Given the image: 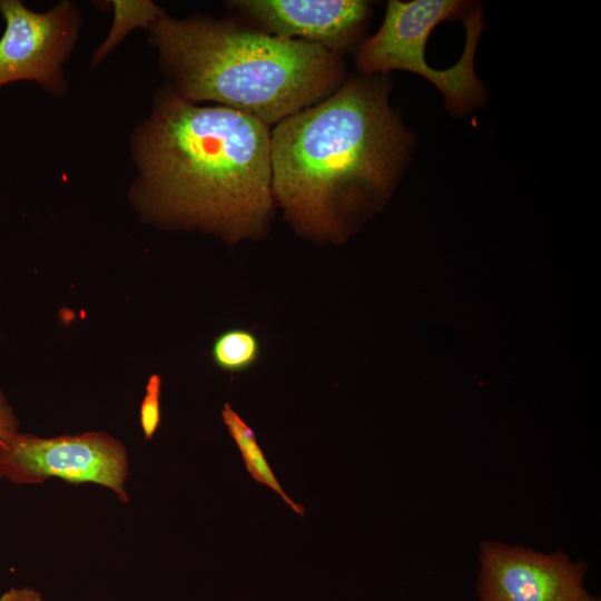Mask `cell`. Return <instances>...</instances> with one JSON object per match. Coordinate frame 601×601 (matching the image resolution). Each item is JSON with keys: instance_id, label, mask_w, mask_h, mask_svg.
I'll use <instances>...</instances> for the list:
<instances>
[{"instance_id": "1", "label": "cell", "mask_w": 601, "mask_h": 601, "mask_svg": "<svg viewBox=\"0 0 601 601\" xmlns=\"http://www.w3.org/2000/svg\"><path fill=\"white\" fill-rule=\"evenodd\" d=\"M270 126L224 106L189 102L168 85L130 138V198L148 219L228 240L258 236L273 208Z\"/></svg>"}, {"instance_id": "2", "label": "cell", "mask_w": 601, "mask_h": 601, "mask_svg": "<svg viewBox=\"0 0 601 601\" xmlns=\"http://www.w3.org/2000/svg\"><path fill=\"white\" fill-rule=\"evenodd\" d=\"M377 75L348 80L270 131L272 194L303 234L337 238L344 217L392 191L410 139Z\"/></svg>"}, {"instance_id": "3", "label": "cell", "mask_w": 601, "mask_h": 601, "mask_svg": "<svg viewBox=\"0 0 601 601\" xmlns=\"http://www.w3.org/2000/svg\"><path fill=\"white\" fill-rule=\"evenodd\" d=\"M149 31L178 96L198 105L216 102L268 126L319 102L344 78L341 53L226 20L165 13Z\"/></svg>"}, {"instance_id": "4", "label": "cell", "mask_w": 601, "mask_h": 601, "mask_svg": "<svg viewBox=\"0 0 601 601\" xmlns=\"http://www.w3.org/2000/svg\"><path fill=\"white\" fill-rule=\"evenodd\" d=\"M467 6L456 0L388 1L383 23L358 50L356 65L366 76L390 70L418 73L436 86L454 112L480 105L484 90L475 76L473 61L481 33V12L465 19L466 40L460 60L449 69L436 70L425 61V45L434 27L461 16Z\"/></svg>"}, {"instance_id": "5", "label": "cell", "mask_w": 601, "mask_h": 601, "mask_svg": "<svg viewBox=\"0 0 601 601\" xmlns=\"http://www.w3.org/2000/svg\"><path fill=\"white\" fill-rule=\"evenodd\" d=\"M49 477L96 483L112 490L121 502L129 501L127 450L107 433L45 439L16 432L0 439V480L37 484Z\"/></svg>"}, {"instance_id": "6", "label": "cell", "mask_w": 601, "mask_h": 601, "mask_svg": "<svg viewBox=\"0 0 601 601\" xmlns=\"http://www.w3.org/2000/svg\"><path fill=\"white\" fill-rule=\"evenodd\" d=\"M0 13L6 23L0 38V87L28 80L52 96L65 95L63 65L79 38V8L65 0L36 12L21 1L0 0Z\"/></svg>"}, {"instance_id": "7", "label": "cell", "mask_w": 601, "mask_h": 601, "mask_svg": "<svg viewBox=\"0 0 601 601\" xmlns=\"http://www.w3.org/2000/svg\"><path fill=\"white\" fill-rule=\"evenodd\" d=\"M480 601H577L588 565L565 552L542 553L500 541L480 544Z\"/></svg>"}, {"instance_id": "8", "label": "cell", "mask_w": 601, "mask_h": 601, "mask_svg": "<svg viewBox=\"0 0 601 601\" xmlns=\"http://www.w3.org/2000/svg\"><path fill=\"white\" fill-rule=\"evenodd\" d=\"M228 4L263 32L337 53L358 39L371 16V3L359 0H238Z\"/></svg>"}, {"instance_id": "9", "label": "cell", "mask_w": 601, "mask_h": 601, "mask_svg": "<svg viewBox=\"0 0 601 601\" xmlns=\"http://www.w3.org/2000/svg\"><path fill=\"white\" fill-rule=\"evenodd\" d=\"M221 417L230 436L240 451L246 469L253 479L275 491L298 515L304 516V506L294 502L285 493L277 481L272 467L265 459L260 446L257 443L254 431L243 421V418L231 408L229 404L224 405Z\"/></svg>"}, {"instance_id": "10", "label": "cell", "mask_w": 601, "mask_h": 601, "mask_svg": "<svg viewBox=\"0 0 601 601\" xmlns=\"http://www.w3.org/2000/svg\"><path fill=\"white\" fill-rule=\"evenodd\" d=\"M114 10L111 28L105 41L95 50L90 68H96L116 47L136 28L150 29L165 11L149 0H112Z\"/></svg>"}, {"instance_id": "11", "label": "cell", "mask_w": 601, "mask_h": 601, "mask_svg": "<svg viewBox=\"0 0 601 601\" xmlns=\"http://www.w3.org/2000/svg\"><path fill=\"white\" fill-rule=\"evenodd\" d=\"M260 353L258 337L245 328H230L220 333L210 349L215 365L229 373L250 368L259 359Z\"/></svg>"}, {"instance_id": "12", "label": "cell", "mask_w": 601, "mask_h": 601, "mask_svg": "<svg viewBox=\"0 0 601 601\" xmlns=\"http://www.w3.org/2000/svg\"><path fill=\"white\" fill-rule=\"evenodd\" d=\"M161 377L154 374L146 385V393L140 404V426L146 440H151L157 432L160 420Z\"/></svg>"}, {"instance_id": "13", "label": "cell", "mask_w": 601, "mask_h": 601, "mask_svg": "<svg viewBox=\"0 0 601 601\" xmlns=\"http://www.w3.org/2000/svg\"><path fill=\"white\" fill-rule=\"evenodd\" d=\"M18 420L0 390V439L18 432Z\"/></svg>"}, {"instance_id": "14", "label": "cell", "mask_w": 601, "mask_h": 601, "mask_svg": "<svg viewBox=\"0 0 601 601\" xmlns=\"http://www.w3.org/2000/svg\"><path fill=\"white\" fill-rule=\"evenodd\" d=\"M0 601H43V599L31 588H11L0 597Z\"/></svg>"}, {"instance_id": "15", "label": "cell", "mask_w": 601, "mask_h": 601, "mask_svg": "<svg viewBox=\"0 0 601 601\" xmlns=\"http://www.w3.org/2000/svg\"><path fill=\"white\" fill-rule=\"evenodd\" d=\"M577 601H601L600 598L592 595L588 590Z\"/></svg>"}]
</instances>
